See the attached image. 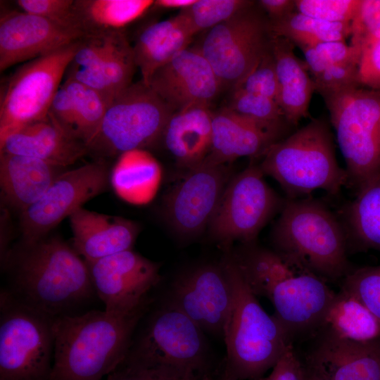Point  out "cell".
Returning <instances> with one entry per match:
<instances>
[{
	"mask_svg": "<svg viewBox=\"0 0 380 380\" xmlns=\"http://www.w3.org/2000/svg\"><path fill=\"white\" fill-rule=\"evenodd\" d=\"M80 30L23 11L0 17V70L45 56L85 38Z\"/></svg>",
	"mask_w": 380,
	"mask_h": 380,
	"instance_id": "18",
	"label": "cell"
},
{
	"mask_svg": "<svg viewBox=\"0 0 380 380\" xmlns=\"http://www.w3.org/2000/svg\"><path fill=\"white\" fill-rule=\"evenodd\" d=\"M236 89L263 96L277 102L278 80L270 45L259 64Z\"/></svg>",
	"mask_w": 380,
	"mask_h": 380,
	"instance_id": "42",
	"label": "cell"
},
{
	"mask_svg": "<svg viewBox=\"0 0 380 380\" xmlns=\"http://www.w3.org/2000/svg\"><path fill=\"white\" fill-rule=\"evenodd\" d=\"M148 85L175 111L209 106L223 87L197 46H189L159 68Z\"/></svg>",
	"mask_w": 380,
	"mask_h": 380,
	"instance_id": "19",
	"label": "cell"
},
{
	"mask_svg": "<svg viewBox=\"0 0 380 380\" xmlns=\"http://www.w3.org/2000/svg\"><path fill=\"white\" fill-rule=\"evenodd\" d=\"M205 334L167 301L154 305L153 299L137 327L126 356L171 364L208 376H221L223 362L214 359Z\"/></svg>",
	"mask_w": 380,
	"mask_h": 380,
	"instance_id": "7",
	"label": "cell"
},
{
	"mask_svg": "<svg viewBox=\"0 0 380 380\" xmlns=\"http://www.w3.org/2000/svg\"><path fill=\"white\" fill-rule=\"evenodd\" d=\"M53 319L1 291L0 380L51 379Z\"/></svg>",
	"mask_w": 380,
	"mask_h": 380,
	"instance_id": "8",
	"label": "cell"
},
{
	"mask_svg": "<svg viewBox=\"0 0 380 380\" xmlns=\"http://www.w3.org/2000/svg\"><path fill=\"white\" fill-rule=\"evenodd\" d=\"M110 172L102 159L65 170L44 195L21 212L22 245H32L65 217L107 189Z\"/></svg>",
	"mask_w": 380,
	"mask_h": 380,
	"instance_id": "14",
	"label": "cell"
},
{
	"mask_svg": "<svg viewBox=\"0 0 380 380\" xmlns=\"http://www.w3.org/2000/svg\"><path fill=\"white\" fill-rule=\"evenodd\" d=\"M268 26L270 35L286 38L298 47L345 41L350 36V23L323 21L296 11L281 19L270 20Z\"/></svg>",
	"mask_w": 380,
	"mask_h": 380,
	"instance_id": "32",
	"label": "cell"
},
{
	"mask_svg": "<svg viewBox=\"0 0 380 380\" xmlns=\"http://www.w3.org/2000/svg\"><path fill=\"white\" fill-rule=\"evenodd\" d=\"M4 265L13 297L55 319L96 296L86 261L58 236L45 237L8 253Z\"/></svg>",
	"mask_w": 380,
	"mask_h": 380,
	"instance_id": "1",
	"label": "cell"
},
{
	"mask_svg": "<svg viewBox=\"0 0 380 380\" xmlns=\"http://www.w3.org/2000/svg\"><path fill=\"white\" fill-rule=\"evenodd\" d=\"M194 35L179 12L144 28L132 46L141 80L148 85L156 71L190 46Z\"/></svg>",
	"mask_w": 380,
	"mask_h": 380,
	"instance_id": "27",
	"label": "cell"
},
{
	"mask_svg": "<svg viewBox=\"0 0 380 380\" xmlns=\"http://www.w3.org/2000/svg\"><path fill=\"white\" fill-rule=\"evenodd\" d=\"M230 177L225 164L206 158L189 170L165 201V215L175 231L191 236L209 225Z\"/></svg>",
	"mask_w": 380,
	"mask_h": 380,
	"instance_id": "17",
	"label": "cell"
},
{
	"mask_svg": "<svg viewBox=\"0 0 380 380\" xmlns=\"http://www.w3.org/2000/svg\"><path fill=\"white\" fill-rule=\"evenodd\" d=\"M103 36L104 53L99 67L115 98L132 84L137 66L132 46L121 30Z\"/></svg>",
	"mask_w": 380,
	"mask_h": 380,
	"instance_id": "33",
	"label": "cell"
},
{
	"mask_svg": "<svg viewBox=\"0 0 380 380\" xmlns=\"http://www.w3.org/2000/svg\"><path fill=\"white\" fill-rule=\"evenodd\" d=\"M270 36L279 87L277 103L287 122L296 126L301 119L310 115L315 83L305 62L296 56L295 45L286 38Z\"/></svg>",
	"mask_w": 380,
	"mask_h": 380,
	"instance_id": "24",
	"label": "cell"
},
{
	"mask_svg": "<svg viewBox=\"0 0 380 380\" xmlns=\"http://www.w3.org/2000/svg\"><path fill=\"white\" fill-rule=\"evenodd\" d=\"M68 217L72 246L87 262L132 249L139 232L138 224L130 220L82 207Z\"/></svg>",
	"mask_w": 380,
	"mask_h": 380,
	"instance_id": "21",
	"label": "cell"
},
{
	"mask_svg": "<svg viewBox=\"0 0 380 380\" xmlns=\"http://www.w3.org/2000/svg\"><path fill=\"white\" fill-rule=\"evenodd\" d=\"M222 262L232 291L223 336L226 355L222 376L227 380H256L264 376L293 343L274 316L262 308L231 251H227Z\"/></svg>",
	"mask_w": 380,
	"mask_h": 380,
	"instance_id": "3",
	"label": "cell"
},
{
	"mask_svg": "<svg viewBox=\"0 0 380 380\" xmlns=\"http://www.w3.org/2000/svg\"><path fill=\"white\" fill-rule=\"evenodd\" d=\"M271 239L286 260L325 281H341L354 269L341 221L318 200L286 198Z\"/></svg>",
	"mask_w": 380,
	"mask_h": 380,
	"instance_id": "4",
	"label": "cell"
},
{
	"mask_svg": "<svg viewBox=\"0 0 380 380\" xmlns=\"http://www.w3.org/2000/svg\"><path fill=\"white\" fill-rule=\"evenodd\" d=\"M153 299L129 313L90 310L55 318L50 380H104L125 357Z\"/></svg>",
	"mask_w": 380,
	"mask_h": 380,
	"instance_id": "2",
	"label": "cell"
},
{
	"mask_svg": "<svg viewBox=\"0 0 380 380\" xmlns=\"http://www.w3.org/2000/svg\"><path fill=\"white\" fill-rule=\"evenodd\" d=\"M152 0H75L77 23L85 37L120 31L141 18Z\"/></svg>",
	"mask_w": 380,
	"mask_h": 380,
	"instance_id": "30",
	"label": "cell"
},
{
	"mask_svg": "<svg viewBox=\"0 0 380 380\" xmlns=\"http://www.w3.org/2000/svg\"><path fill=\"white\" fill-rule=\"evenodd\" d=\"M253 4V1L246 0H196L179 13L196 34L213 28Z\"/></svg>",
	"mask_w": 380,
	"mask_h": 380,
	"instance_id": "38",
	"label": "cell"
},
{
	"mask_svg": "<svg viewBox=\"0 0 380 380\" xmlns=\"http://www.w3.org/2000/svg\"><path fill=\"white\" fill-rule=\"evenodd\" d=\"M355 194L380 174V90L355 86L322 96Z\"/></svg>",
	"mask_w": 380,
	"mask_h": 380,
	"instance_id": "6",
	"label": "cell"
},
{
	"mask_svg": "<svg viewBox=\"0 0 380 380\" xmlns=\"http://www.w3.org/2000/svg\"><path fill=\"white\" fill-rule=\"evenodd\" d=\"M213 113L207 106H193L175 111L162 138L179 167L188 170L201 164L209 154Z\"/></svg>",
	"mask_w": 380,
	"mask_h": 380,
	"instance_id": "26",
	"label": "cell"
},
{
	"mask_svg": "<svg viewBox=\"0 0 380 380\" xmlns=\"http://www.w3.org/2000/svg\"><path fill=\"white\" fill-rule=\"evenodd\" d=\"M1 153L33 157L66 167L84 156V143L63 129L49 114L0 141Z\"/></svg>",
	"mask_w": 380,
	"mask_h": 380,
	"instance_id": "22",
	"label": "cell"
},
{
	"mask_svg": "<svg viewBox=\"0 0 380 380\" xmlns=\"http://www.w3.org/2000/svg\"><path fill=\"white\" fill-rule=\"evenodd\" d=\"M310 47L330 63L357 66L359 65V60L355 51L345 41L324 42Z\"/></svg>",
	"mask_w": 380,
	"mask_h": 380,
	"instance_id": "48",
	"label": "cell"
},
{
	"mask_svg": "<svg viewBox=\"0 0 380 380\" xmlns=\"http://www.w3.org/2000/svg\"><path fill=\"white\" fill-rule=\"evenodd\" d=\"M65 168L33 157L1 153L2 196L22 212L44 195Z\"/></svg>",
	"mask_w": 380,
	"mask_h": 380,
	"instance_id": "25",
	"label": "cell"
},
{
	"mask_svg": "<svg viewBox=\"0 0 380 380\" xmlns=\"http://www.w3.org/2000/svg\"><path fill=\"white\" fill-rule=\"evenodd\" d=\"M82 39L25 63L4 82L0 94V141L48 115Z\"/></svg>",
	"mask_w": 380,
	"mask_h": 380,
	"instance_id": "10",
	"label": "cell"
},
{
	"mask_svg": "<svg viewBox=\"0 0 380 380\" xmlns=\"http://www.w3.org/2000/svg\"><path fill=\"white\" fill-rule=\"evenodd\" d=\"M306 367L324 380H380V340L357 342L320 329Z\"/></svg>",
	"mask_w": 380,
	"mask_h": 380,
	"instance_id": "20",
	"label": "cell"
},
{
	"mask_svg": "<svg viewBox=\"0 0 380 380\" xmlns=\"http://www.w3.org/2000/svg\"><path fill=\"white\" fill-rule=\"evenodd\" d=\"M281 136L229 108L213 113L210 161L225 164L242 157L262 156Z\"/></svg>",
	"mask_w": 380,
	"mask_h": 380,
	"instance_id": "23",
	"label": "cell"
},
{
	"mask_svg": "<svg viewBox=\"0 0 380 380\" xmlns=\"http://www.w3.org/2000/svg\"><path fill=\"white\" fill-rule=\"evenodd\" d=\"M165 300L205 334L223 338L232 291L222 261L201 264L182 273L171 284Z\"/></svg>",
	"mask_w": 380,
	"mask_h": 380,
	"instance_id": "16",
	"label": "cell"
},
{
	"mask_svg": "<svg viewBox=\"0 0 380 380\" xmlns=\"http://www.w3.org/2000/svg\"><path fill=\"white\" fill-rule=\"evenodd\" d=\"M196 0H156L153 6L163 9H179L180 11L191 6Z\"/></svg>",
	"mask_w": 380,
	"mask_h": 380,
	"instance_id": "50",
	"label": "cell"
},
{
	"mask_svg": "<svg viewBox=\"0 0 380 380\" xmlns=\"http://www.w3.org/2000/svg\"><path fill=\"white\" fill-rule=\"evenodd\" d=\"M220 380H227V379H226L225 378H224V377L222 376H222H221V378L220 379Z\"/></svg>",
	"mask_w": 380,
	"mask_h": 380,
	"instance_id": "52",
	"label": "cell"
},
{
	"mask_svg": "<svg viewBox=\"0 0 380 380\" xmlns=\"http://www.w3.org/2000/svg\"><path fill=\"white\" fill-rule=\"evenodd\" d=\"M335 294L327 281L281 256L260 297L271 302L273 315L293 343L319 331Z\"/></svg>",
	"mask_w": 380,
	"mask_h": 380,
	"instance_id": "12",
	"label": "cell"
},
{
	"mask_svg": "<svg viewBox=\"0 0 380 380\" xmlns=\"http://www.w3.org/2000/svg\"><path fill=\"white\" fill-rule=\"evenodd\" d=\"M162 170L157 160L143 148L120 154L113 167L110 183L122 200L134 205L151 201L157 193Z\"/></svg>",
	"mask_w": 380,
	"mask_h": 380,
	"instance_id": "28",
	"label": "cell"
},
{
	"mask_svg": "<svg viewBox=\"0 0 380 380\" xmlns=\"http://www.w3.org/2000/svg\"><path fill=\"white\" fill-rule=\"evenodd\" d=\"M358 82L360 86L380 90V39L362 54L358 65Z\"/></svg>",
	"mask_w": 380,
	"mask_h": 380,
	"instance_id": "45",
	"label": "cell"
},
{
	"mask_svg": "<svg viewBox=\"0 0 380 380\" xmlns=\"http://www.w3.org/2000/svg\"><path fill=\"white\" fill-rule=\"evenodd\" d=\"M305 367L306 372V380H324L319 376H317L316 374H315L313 372L310 370L308 368H307L305 366Z\"/></svg>",
	"mask_w": 380,
	"mask_h": 380,
	"instance_id": "51",
	"label": "cell"
},
{
	"mask_svg": "<svg viewBox=\"0 0 380 380\" xmlns=\"http://www.w3.org/2000/svg\"><path fill=\"white\" fill-rule=\"evenodd\" d=\"M256 380H306L305 367L290 345L267 376Z\"/></svg>",
	"mask_w": 380,
	"mask_h": 380,
	"instance_id": "44",
	"label": "cell"
},
{
	"mask_svg": "<svg viewBox=\"0 0 380 380\" xmlns=\"http://www.w3.org/2000/svg\"><path fill=\"white\" fill-rule=\"evenodd\" d=\"M103 53V35L85 37L82 40L70 65L76 68L99 66Z\"/></svg>",
	"mask_w": 380,
	"mask_h": 380,
	"instance_id": "47",
	"label": "cell"
},
{
	"mask_svg": "<svg viewBox=\"0 0 380 380\" xmlns=\"http://www.w3.org/2000/svg\"><path fill=\"white\" fill-rule=\"evenodd\" d=\"M61 86L75 106L76 136L87 146L96 133L110 103L99 93L72 79L66 77Z\"/></svg>",
	"mask_w": 380,
	"mask_h": 380,
	"instance_id": "34",
	"label": "cell"
},
{
	"mask_svg": "<svg viewBox=\"0 0 380 380\" xmlns=\"http://www.w3.org/2000/svg\"><path fill=\"white\" fill-rule=\"evenodd\" d=\"M360 0H294L296 11L330 23H350Z\"/></svg>",
	"mask_w": 380,
	"mask_h": 380,
	"instance_id": "41",
	"label": "cell"
},
{
	"mask_svg": "<svg viewBox=\"0 0 380 380\" xmlns=\"http://www.w3.org/2000/svg\"><path fill=\"white\" fill-rule=\"evenodd\" d=\"M253 5L209 30L197 46L222 87L237 88L270 49L269 21Z\"/></svg>",
	"mask_w": 380,
	"mask_h": 380,
	"instance_id": "13",
	"label": "cell"
},
{
	"mask_svg": "<svg viewBox=\"0 0 380 380\" xmlns=\"http://www.w3.org/2000/svg\"><path fill=\"white\" fill-rule=\"evenodd\" d=\"M228 108L280 136L286 124L290 125L276 101L240 89H234Z\"/></svg>",
	"mask_w": 380,
	"mask_h": 380,
	"instance_id": "37",
	"label": "cell"
},
{
	"mask_svg": "<svg viewBox=\"0 0 380 380\" xmlns=\"http://www.w3.org/2000/svg\"><path fill=\"white\" fill-rule=\"evenodd\" d=\"M175 110L141 80L119 94L108 107L89 151L114 156L143 148L162 137Z\"/></svg>",
	"mask_w": 380,
	"mask_h": 380,
	"instance_id": "9",
	"label": "cell"
},
{
	"mask_svg": "<svg viewBox=\"0 0 380 380\" xmlns=\"http://www.w3.org/2000/svg\"><path fill=\"white\" fill-rule=\"evenodd\" d=\"M350 40L359 60L362 54L380 39V0H360L350 21Z\"/></svg>",
	"mask_w": 380,
	"mask_h": 380,
	"instance_id": "39",
	"label": "cell"
},
{
	"mask_svg": "<svg viewBox=\"0 0 380 380\" xmlns=\"http://www.w3.org/2000/svg\"><path fill=\"white\" fill-rule=\"evenodd\" d=\"M174 365L125 356L104 380H220Z\"/></svg>",
	"mask_w": 380,
	"mask_h": 380,
	"instance_id": "35",
	"label": "cell"
},
{
	"mask_svg": "<svg viewBox=\"0 0 380 380\" xmlns=\"http://www.w3.org/2000/svg\"><path fill=\"white\" fill-rule=\"evenodd\" d=\"M304 56L315 91L322 96L360 85L358 66L330 63L313 49L305 51Z\"/></svg>",
	"mask_w": 380,
	"mask_h": 380,
	"instance_id": "36",
	"label": "cell"
},
{
	"mask_svg": "<svg viewBox=\"0 0 380 380\" xmlns=\"http://www.w3.org/2000/svg\"><path fill=\"white\" fill-rule=\"evenodd\" d=\"M259 166L279 183L287 198H303L317 189L336 195L348 181L336 157L330 126L320 118L274 143Z\"/></svg>",
	"mask_w": 380,
	"mask_h": 380,
	"instance_id": "5",
	"label": "cell"
},
{
	"mask_svg": "<svg viewBox=\"0 0 380 380\" xmlns=\"http://www.w3.org/2000/svg\"><path fill=\"white\" fill-rule=\"evenodd\" d=\"M264 175L259 165L251 164L226 186L209 229L227 250L236 241L255 242L261 229L281 212L286 199L267 184Z\"/></svg>",
	"mask_w": 380,
	"mask_h": 380,
	"instance_id": "11",
	"label": "cell"
},
{
	"mask_svg": "<svg viewBox=\"0 0 380 380\" xmlns=\"http://www.w3.org/2000/svg\"><path fill=\"white\" fill-rule=\"evenodd\" d=\"M342 212L348 253H380V174L360 188Z\"/></svg>",
	"mask_w": 380,
	"mask_h": 380,
	"instance_id": "29",
	"label": "cell"
},
{
	"mask_svg": "<svg viewBox=\"0 0 380 380\" xmlns=\"http://www.w3.org/2000/svg\"><path fill=\"white\" fill-rule=\"evenodd\" d=\"M87 264L96 294L110 312L129 313L148 303L161 280L160 263L132 249Z\"/></svg>",
	"mask_w": 380,
	"mask_h": 380,
	"instance_id": "15",
	"label": "cell"
},
{
	"mask_svg": "<svg viewBox=\"0 0 380 380\" xmlns=\"http://www.w3.org/2000/svg\"><path fill=\"white\" fill-rule=\"evenodd\" d=\"M49 114L63 129L77 137L75 106L69 94L61 85L53 99Z\"/></svg>",
	"mask_w": 380,
	"mask_h": 380,
	"instance_id": "46",
	"label": "cell"
},
{
	"mask_svg": "<svg viewBox=\"0 0 380 380\" xmlns=\"http://www.w3.org/2000/svg\"><path fill=\"white\" fill-rule=\"evenodd\" d=\"M320 329L353 341L380 340V320L357 298L341 289L336 293Z\"/></svg>",
	"mask_w": 380,
	"mask_h": 380,
	"instance_id": "31",
	"label": "cell"
},
{
	"mask_svg": "<svg viewBox=\"0 0 380 380\" xmlns=\"http://www.w3.org/2000/svg\"><path fill=\"white\" fill-rule=\"evenodd\" d=\"M341 281V290L357 298L380 320V265L354 268Z\"/></svg>",
	"mask_w": 380,
	"mask_h": 380,
	"instance_id": "40",
	"label": "cell"
},
{
	"mask_svg": "<svg viewBox=\"0 0 380 380\" xmlns=\"http://www.w3.org/2000/svg\"><path fill=\"white\" fill-rule=\"evenodd\" d=\"M258 4L267 13L271 21L281 19L296 11L294 0H260Z\"/></svg>",
	"mask_w": 380,
	"mask_h": 380,
	"instance_id": "49",
	"label": "cell"
},
{
	"mask_svg": "<svg viewBox=\"0 0 380 380\" xmlns=\"http://www.w3.org/2000/svg\"><path fill=\"white\" fill-rule=\"evenodd\" d=\"M75 0H18L21 11L57 23L80 29L74 12ZM85 35V34H84Z\"/></svg>",
	"mask_w": 380,
	"mask_h": 380,
	"instance_id": "43",
	"label": "cell"
}]
</instances>
